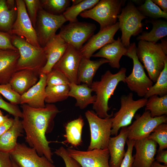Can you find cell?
<instances>
[{"instance_id": "obj_1", "label": "cell", "mask_w": 167, "mask_h": 167, "mask_svg": "<svg viewBox=\"0 0 167 167\" xmlns=\"http://www.w3.org/2000/svg\"><path fill=\"white\" fill-rule=\"evenodd\" d=\"M21 107V121L26 142L35 148L39 156H45L54 163L53 153L49 146L52 142L47 140L46 134L52 131L54 118L60 111L53 104H47L43 108H34L26 104L22 105Z\"/></svg>"}, {"instance_id": "obj_2", "label": "cell", "mask_w": 167, "mask_h": 167, "mask_svg": "<svg viewBox=\"0 0 167 167\" xmlns=\"http://www.w3.org/2000/svg\"><path fill=\"white\" fill-rule=\"evenodd\" d=\"M126 71V69L125 67L122 68L114 74L108 70L101 76L100 80L92 82L90 88L96 94L92 108L99 117L105 118L113 116V112L110 114L108 113L111 109L109 106L108 101L119 83H125Z\"/></svg>"}, {"instance_id": "obj_3", "label": "cell", "mask_w": 167, "mask_h": 167, "mask_svg": "<svg viewBox=\"0 0 167 167\" xmlns=\"http://www.w3.org/2000/svg\"><path fill=\"white\" fill-rule=\"evenodd\" d=\"M167 41L161 40V43L139 41L136 51L139 61L142 62L149 78L156 82L164 69L167 59Z\"/></svg>"}, {"instance_id": "obj_4", "label": "cell", "mask_w": 167, "mask_h": 167, "mask_svg": "<svg viewBox=\"0 0 167 167\" xmlns=\"http://www.w3.org/2000/svg\"><path fill=\"white\" fill-rule=\"evenodd\" d=\"M11 41L19 54L16 71L28 70L40 74L47 61L43 48L35 47L27 41L24 38L15 35H11Z\"/></svg>"}, {"instance_id": "obj_5", "label": "cell", "mask_w": 167, "mask_h": 167, "mask_svg": "<svg viewBox=\"0 0 167 167\" xmlns=\"http://www.w3.org/2000/svg\"><path fill=\"white\" fill-rule=\"evenodd\" d=\"M124 2L121 0H101L92 8L83 12L80 15L98 22L100 26V30H102L116 23Z\"/></svg>"}, {"instance_id": "obj_6", "label": "cell", "mask_w": 167, "mask_h": 167, "mask_svg": "<svg viewBox=\"0 0 167 167\" xmlns=\"http://www.w3.org/2000/svg\"><path fill=\"white\" fill-rule=\"evenodd\" d=\"M119 29L122 32L121 41L124 47L128 48L130 45V39L143 30L142 20L147 17L143 15L132 2H128L123 8L118 15Z\"/></svg>"}, {"instance_id": "obj_7", "label": "cell", "mask_w": 167, "mask_h": 167, "mask_svg": "<svg viewBox=\"0 0 167 167\" xmlns=\"http://www.w3.org/2000/svg\"><path fill=\"white\" fill-rule=\"evenodd\" d=\"M85 116L89 124L90 142L87 150L107 148L111 135L112 117L101 118L92 110H88Z\"/></svg>"}, {"instance_id": "obj_8", "label": "cell", "mask_w": 167, "mask_h": 167, "mask_svg": "<svg viewBox=\"0 0 167 167\" xmlns=\"http://www.w3.org/2000/svg\"><path fill=\"white\" fill-rule=\"evenodd\" d=\"M135 42L130 44L125 56L132 59L133 68L132 72L126 76L125 82L129 88L140 97L145 96L152 86L153 82L146 75L144 67L137 57Z\"/></svg>"}, {"instance_id": "obj_9", "label": "cell", "mask_w": 167, "mask_h": 167, "mask_svg": "<svg viewBox=\"0 0 167 167\" xmlns=\"http://www.w3.org/2000/svg\"><path fill=\"white\" fill-rule=\"evenodd\" d=\"M147 100L144 97L134 100L131 92L121 96L120 108L112 118L111 135H117L121 128L130 125L136 112L145 106Z\"/></svg>"}, {"instance_id": "obj_10", "label": "cell", "mask_w": 167, "mask_h": 167, "mask_svg": "<svg viewBox=\"0 0 167 167\" xmlns=\"http://www.w3.org/2000/svg\"><path fill=\"white\" fill-rule=\"evenodd\" d=\"M96 28L93 23L77 21L63 25L58 34L68 45L80 51L84 44L93 35Z\"/></svg>"}, {"instance_id": "obj_11", "label": "cell", "mask_w": 167, "mask_h": 167, "mask_svg": "<svg viewBox=\"0 0 167 167\" xmlns=\"http://www.w3.org/2000/svg\"><path fill=\"white\" fill-rule=\"evenodd\" d=\"M67 21L62 15H56L49 13L42 8L39 10L36 24L38 40L43 48L56 34L57 31Z\"/></svg>"}, {"instance_id": "obj_12", "label": "cell", "mask_w": 167, "mask_h": 167, "mask_svg": "<svg viewBox=\"0 0 167 167\" xmlns=\"http://www.w3.org/2000/svg\"><path fill=\"white\" fill-rule=\"evenodd\" d=\"M17 9L16 19L12 25V35L24 38L26 41L38 48L40 45L35 29L28 14L23 0H15Z\"/></svg>"}, {"instance_id": "obj_13", "label": "cell", "mask_w": 167, "mask_h": 167, "mask_svg": "<svg viewBox=\"0 0 167 167\" xmlns=\"http://www.w3.org/2000/svg\"><path fill=\"white\" fill-rule=\"evenodd\" d=\"M135 120L128 130V139L136 140L147 138L158 125L167 122V115L152 117L149 111L135 116Z\"/></svg>"}, {"instance_id": "obj_14", "label": "cell", "mask_w": 167, "mask_h": 167, "mask_svg": "<svg viewBox=\"0 0 167 167\" xmlns=\"http://www.w3.org/2000/svg\"><path fill=\"white\" fill-rule=\"evenodd\" d=\"M10 153L12 160L19 167H56L45 156H39L35 148L24 143H17Z\"/></svg>"}, {"instance_id": "obj_15", "label": "cell", "mask_w": 167, "mask_h": 167, "mask_svg": "<svg viewBox=\"0 0 167 167\" xmlns=\"http://www.w3.org/2000/svg\"><path fill=\"white\" fill-rule=\"evenodd\" d=\"M66 149L68 155L78 162L81 167H110L108 148L86 151L70 148Z\"/></svg>"}, {"instance_id": "obj_16", "label": "cell", "mask_w": 167, "mask_h": 167, "mask_svg": "<svg viewBox=\"0 0 167 167\" xmlns=\"http://www.w3.org/2000/svg\"><path fill=\"white\" fill-rule=\"evenodd\" d=\"M82 58L79 50L68 45L65 52L53 68L62 72L70 83L77 84V71Z\"/></svg>"}, {"instance_id": "obj_17", "label": "cell", "mask_w": 167, "mask_h": 167, "mask_svg": "<svg viewBox=\"0 0 167 167\" xmlns=\"http://www.w3.org/2000/svg\"><path fill=\"white\" fill-rule=\"evenodd\" d=\"M119 29V22H117L113 25L93 35L80 50L82 57L90 58L96 51L114 41V36Z\"/></svg>"}, {"instance_id": "obj_18", "label": "cell", "mask_w": 167, "mask_h": 167, "mask_svg": "<svg viewBox=\"0 0 167 167\" xmlns=\"http://www.w3.org/2000/svg\"><path fill=\"white\" fill-rule=\"evenodd\" d=\"M134 147L135 154L134 156L133 167H151L155 161L157 143L146 138L135 140Z\"/></svg>"}, {"instance_id": "obj_19", "label": "cell", "mask_w": 167, "mask_h": 167, "mask_svg": "<svg viewBox=\"0 0 167 167\" xmlns=\"http://www.w3.org/2000/svg\"><path fill=\"white\" fill-rule=\"evenodd\" d=\"M68 46L60 36L56 34L43 47L46 62L40 71V74L47 75L62 56Z\"/></svg>"}, {"instance_id": "obj_20", "label": "cell", "mask_w": 167, "mask_h": 167, "mask_svg": "<svg viewBox=\"0 0 167 167\" xmlns=\"http://www.w3.org/2000/svg\"><path fill=\"white\" fill-rule=\"evenodd\" d=\"M47 75L41 74L37 82L21 95V105L26 104L36 108L45 107Z\"/></svg>"}, {"instance_id": "obj_21", "label": "cell", "mask_w": 167, "mask_h": 167, "mask_svg": "<svg viewBox=\"0 0 167 167\" xmlns=\"http://www.w3.org/2000/svg\"><path fill=\"white\" fill-rule=\"evenodd\" d=\"M127 127L121 128L119 134L110 137L108 145L110 167H119L125 154V146L128 139Z\"/></svg>"}, {"instance_id": "obj_22", "label": "cell", "mask_w": 167, "mask_h": 167, "mask_svg": "<svg viewBox=\"0 0 167 167\" xmlns=\"http://www.w3.org/2000/svg\"><path fill=\"white\" fill-rule=\"evenodd\" d=\"M127 49L124 46L118 37L117 40L100 49L92 57L105 59L109 61L111 67L118 69L120 67V60L123 55H125Z\"/></svg>"}, {"instance_id": "obj_23", "label": "cell", "mask_w": 167, "mask_h": 167, "mask_svg": "<svg viewBox=\"0 0 167 167\" xmlns=\"http://www.w3.org/2000/svg\"><path fill=\"white\" fill-rule=\"evenodd\" d=\"M39 75L32 70H20L13 73L9 83L14 91L22 95L37 82Z\"/></svg>"}, {"instance_id": "obj_24", "label": "cell", "mask_w": 167, "mask_h": 167, "mask_svg": "<svg viewBox=\"0 0 167 167\" xmlns=\"http://www.w3.org/2000/svg\"><path fill=\"white\" fill-rule=\"evenodd\" d=\"M19 57L18 50H0V84H6L14 73Z\"/></svg>"}, {"instance_id": "obj_25", "label": "cell", "mask_w": 167, "mask_h": 167, "mask_svg": "<svg viewBox=\"0 0 167 167\" xmlns=\"http://www.w3.org/2000/svg\"><path fill=\"white\" fill-rule=\"evenodd\" d=\"M107 63H109V61L103 58L91 60L90 58L82 57L77 71V84L82 83L90 87L93 77L97 70L101 65Z\"/></svg>"}, {"instance_id": "obj_26", "label": "cell", "mask_w": 167, "mask_h": 167, "mask_svg": "<svg viewBox=\"0 0 167 167\" xmlns=\"http://www.w3.org/2000/svg\"><path fill=\"white\" fill-rule=\"evenodd\" d=\"M24 129L20 118L15 117L12 126L0 136V151L10 153L16 148Z\"/></svg>"}, {"instance_id": "obj_27", "label": "cell", "mask_w": 167, "mask_h": 167, "mask_svg": "<svg viewBox=\"0 0 167 167\" xmlns=\"http://www.w3.org/2000/svg\"><path fill=\"white\" fill-rule=\"evenodd\" d=\"M68 85L70 88L68 96L75 99V106L79 107L81 109H84L88 105L93 104L95 102L96 95H92V90L87 84L69 83Z\"/></svg>"}, {"instance_id": "obj_28", "label": "cell", "mask_w": 167, "mask_h": 167, "mask_svg": "<svg viewBox=\"0 0 167 167\" xmlns=\"http://www.w3.org/2000/svg\"><path fill=\"white\" fill-rule=\"evenodd\" d=\"M84 121L81 116L68 122L65 126L66 133L63 135L65 140L62 143L70 144L74 147L81 145L82 143V134Z\"/></svg>"}, {"instance_id": "obj_29", "label": "cell", "mask_w": 167, "mask_h": 167, "mask_svg": "<svg viewBox=\"0 0 167 167\" xmlns=\"http://www.w3.org/2000/svg\"><path fill=\"white\" fill-rule=\"evenodd\" d=\"M152 25L151 31L148 32H144L139 35L136 38L138 41H144L153 43L158 41L167 35V22L166 21L151 19L150 20Z\"/></svg>"}, {"instance_id": "obj_30", "label": "cell", "mask_w": 167, "mask_h": 167, "mask_svg": "<svg viewBox=\"0 0 167 167\" xmlns=\"http://www.w3.org/2000/svg\"><path fill=\"white\" fill-rule=\"evenodd\" d=\"M17 15L16 7L11 9L6 0H0V31L12 35V25Z\"/></svg>"}, {"instance_id": "obj_31", "label": "cell", "mask_w": 167, "mask_h": 167, "mask_svg": "<svg viewBox=\"0 0 167 167\" xmlns=\"http://www.w3.org/2000/svg\"><path fill=\"white\" fill-rule=\"evenodd\" d=\"M145 110L149 111L152 117L167 115V95H153L148 98Z\"/></svg>"}, {"instance_id": "obj_32", "label": "cell", "mask_w": 167, "mask_h": 167, "mask_svg": "<svg viewBox=\"0 0 167 167\" xmlns=\"http://www.w3.org/2000/svg\"><path fill=\"white\" fill-rule=\"evenodd\" d=\"M69 90L68 84L46 86L45 102L51 104L64 101L69 97Z\"/></svg>"}, {"instance_id": "obj_33", "label": "cell", "mask_w": 167, "mask_h": 167, "mask_svg": "<svg viewBox=\"0 0 167 167\" xmlns=\"http://www.w3.org/2000/svg\"><path fill=\"white\" fill-rule=\"evenodd\" d=\"M99 1V0H82L79 4L68 7L62 15L67 21L70 22L77 21L79 15L92 8Z\"/></svg>"}, {"instance_id": "obj_34", "label": "cell", "mask_w": 167, "mask_h": 167, "mask_svg": "<svg viewBox=\"0 0 167 167\" xmlns=\"http://www.w3.org/2000/svg\"><path fill=\"white\" fill-rule=\"evenodd\" d=\"M156 82L149 88L144 97L148 99L154 95L160 96L167 95V59L165 61L164 69Z\"/></svg>"}, {"instance_id": "obj_35", "label": "cell", "mask_w": 167, "mask_h": 167, "mask_svg": "<svg viewBox=\"0 0 167 167\" xmlns=\"http://www.w3.org/2000/svg\"><path fill=\"white\" fill-rule=\"evenodd\" d=\"M42 8L51 14L62 15L70 6L71 1L69 0H41Z\"/></svg>"}, {"instance_id": "obj_36", "label": "cell", "mask_w": 167, "mask_h": 167, "mask_svg": "<svg viewBox=\"0 0 167 167\" xmlns=\"http://www.w3.org/2000/svg\"><path fill=\"white\" fill-rule=\"evenodd\" d=\"M137 9L144 16L152 19L167 18V13L163 11L151 0H146L144 3L136 7Z\"/></svg>"}, {"instance_id": "obj_37", "label": "cell", "mask_w": 167, "mask_h": 167, "mask_svg": "<svg viewBox=\"0 0 167 167\" xmlns=\"http://www.w3.org/2000/svg\"><path fill=\"white\" fill-rule=\"evenodd\" d=\"M147 138L155 141L159 145L158 150L167 148V123H163L157 126Z\"/></svg>"}, {"instance_id": "obj_38", "label": "cell", "mask_w": 167, "mask_h": 167, "mask_svg": "<svg viewBox=\"0 0 167 167\" xmlns=\"http://www.w3.org/2000/svg\"><path fill=\"white\" fill-rule=\"evenodd\" d=\"M46 83L47 86L68 85L70 83L62 72L54 68L47 75Z\"/></svg>"}, {"instance_id": "obj_39", "label": "cell", "mask_w": 167, "mask_h": 167, "mask_svg": "<svg viewBox=\"0 0 167 167\" xmlns=\"http://www.w3.org/2000/svg\"><path fill=\"white\" fill-rule=\"evenodd\" d=\"M0 94L12 104L17 105L20 103L21 95L13 89L9 83L0 84Z\"/></svg>"}, {"instance_id": "obj_40", "label": "cell", "mask_w": 167, "mask_h": 167, "mask_svg": "<svg viewBox=\"0 0 167 167\" xmlns=\"http://www.w3.org/2000/svg\"><path fill=\"white\" fill-rule=\"evenodd\" d=\"M28 14L35 28L38 13L42 7L39 0H24Z\"/></svg>"}, {"instance_id": "obj_41", "label": "cell", "mask_w": 167, "mask_h": 167, "mask_svg": "<svg viewBox=\"0 0 167 167\" xmlns=\"http://www.w3.org/2000/svg\"><path fill=\"white\" fill-rule=\"evenodd\" d=\"M135 142L134 140L128 139L126 140L127 149L119 167H133L134 156L132 155V152Z\"/></svg>"}, {"instance_id": "obj_42", "label": "cell", "mask_w": 167, "mask_h": 167, "mask_svg": "<svg viewBox=\"0 0 167 167\" xmlns=\"http://www.w3.org/2000/svg\"><path fill=\"white\" fill-rule=\"evenodd\" d=\"M54 153L63 159L66 167H81L78 162L68 155L66 149L64 147L61 146L56 149Z\"/></svg>"}, {"instance_id": "obj_43", "label": "cell", "mask_w": 167, "mask_h": 167, "mask_svg": "<svg viewBox=\"0 0 167 167\" xmlns=\"http://www.w3.org/2000/svg\"><path fill=\"white\" fill-rule=\"evenodd\" d=\"M0 108L6 111L15 117L22 118V111L17 105L5 101L0 95Z\"/></svg>"}, {"instance_id": "obj_44", "label": "cell", "mask_w": 167, "mask_h": 167, "mask_svg": "<svg viewBox=\"0 0 167 167\" xmlns=\"http://www.w3.org/2000/svg\"><path fill=\"white\" fill-rule=\"evenodd\" d=\"M11 37L10 34L0 31V50H18L12 44Z\"/></svg>"}, {"instance_id": "obj_45", "label": "cell", "mask_w": 167, "mask_h": 167, "mask_svg": "<svg viewBox=\"0 0 167 167\" xmlns=\"http://www.w3.org/2000/svg\"><path fill=\"white\" fill-rule=\"evenodd\" d=\"M0 167H13L10 153L0 151Z\"/></svg>"}, {"instance_id": "obj_46", "label": "cell", "mask_w": 167, "mask_h": 167, "mask_svg": "<svg viewBox=\"0 0 167 167\" xmlns=\"http://www.w3.org/2000/svg\"><path fill=\"white\" fill-rule=\"evenodd\" d=\"M155 159L159 163H163L164 165H167V150H158Z\"/></svg>"}, {"instance_id": "obj_47", "label": "cell", "mask_w": 167, "mask_h": 167, "mask_svg": "<svg viewBox=\"0 0 167 167\" xmlns=\"http://www.w3.org/2000/svg\"><path fill=\"white\" fill-rule=\"evenodd\" d=\"M14 120V118H9L5 122L0 126V136L12 126Z\"/></svg>"}, {"instance_id": "obj_48", "label": "cell", "mask_w": 167, "mask_h": 167, "mask_svg": "<svg viewBox=\"0 0 167 167\" xmlns=\"http://www.w3.org/2000/svg\"><path fill=\"white\" fill-rule=\"evenodd\" d=\"M152 1L158 6L163 11L167 13V0H152Z\"/></svg>"}, {"instance_id": "obj_49", "label": "cell", "mask_w": 167, "mask_h": 167, "mask_svg": "<svg viewBox=\"0 0 167 167\" xmlns=\"http://www.w3.org/2000/svg\"><path fill=\"white\" fill-rule=\"evenodd\" d=\"M9 118L7 115H4L0 110V126L5 122Z\"/></svg>"}, {"instance_id": "obj_50", "label": "cell", "mask_w": 167, "mask_h": 167, "mask_svg": "<svg viewBox=\"0 0 167 167\" xmlns=\"http://www.w3.org/2000/svg\"><path fill=\"white\" fill-rule=\"evenodd\" d=\"M151 167H167V165H162L156 161H154L151 165Z\"/></svg>"}, {"instance_id": "obj_51", "label": "cell", "mask_w": 167, "mask_h": 167, "mask_svg": "<svg viewBox=\"0 0 167 167\" xmlns=\"http://www.w3.org/2000/svg\"><path fill=\"white\" fill-rule=\"evenodd\" d=\"M82 0H71L72 6L77 5Z\"/></svg>"}, {"instance_id": "obj_52", "label": "cell", "mask_w": 167, "mask_h": 167, "mask_svg": "<svg viewBox=\"0 0 167 167\" xmlns=\"http://www.w3.org/2000/svg\"><path fill=\"white\" fill-rule=\"evenodd\" d=\"M12 161L13 163V167H19L12 160Z\"/></svg>"}]
</instances>
